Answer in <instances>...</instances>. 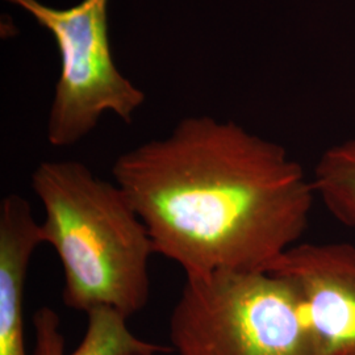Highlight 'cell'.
<instances>
[{
  "label": "cell",
  "instance_id": "52a82bcc",
  "mask_svg": "<svg viewBox=\"0 0 355 355\" xmlns=\"http://www.w3.org/2000/svg\"><path fill=\"white\" fill-rule=\"evenodd\" d=\"M86 315L85 336L67 354L61 318L54 309L41 306L32 318L35 333L32 355H125L154 345L133 334L128 327V318L111 308H96Z\"/></svg>",
  "mask_w": 355,
  "mask_h": 355
},
{
  "label": "cell",
  "instance_id": "3957f363",
  "mask_svg": "<svg viewBox=\"0 0 355 355\" xmlns=\"http://www.w3.org/2000/svg\"><path fill=\"white\" fill-rule=\"evenodd\" d=\"M170 341L178 355H315L299 293L270 271L186 278Z\"/></svg>",
  "mask_w": 355,
  "mask_h": 355
},
{
  "label": "cell",
  "instance_id": "277c9868",
  "mask_svg": "<svg viewBox=\"0 0 355 355\" xmlns=\"http://www.w3.org/2000/svg\"><path fill=\"white\" fill-rule=\"evenodd\" d=\"M29 13L51 33L61 71L46 125L51 146L76 145L104 114L130 124L145 103V92L117 69L108 26L110 0H82L55 8L40 0H6Z\"/></svg>",
  "mask_w": 355,
  "mask_h": 355
},
{
  "label": "cell",
  "instance_id": "5b68a950",
  "mask_svg": "<svg viewBox=\"0 0 355 355\" xmlns=\"http://www.w3.org/2000/svg\"><path fill=\"white\" fill-rule=\"evenodd\" d=\"M299 293L315 355H355V246L299 242L268 270Z\"/></svg>",
  "mask_w": 355,
  "mask_h": 355
},
{
  "label": "cell",
  "instance_id": "7a4b0ae2",
  "mask_svg": "<svg viewBox=\"0 0 355 355\" xmlns=\"http://www.w3.org/2000/svg\"><path fill=\"white\" fill-rule=\"evenodd\" d=\"M44 208L42 243L64 268L62 300L87 313L111 308L124 318L150 297L149 230L117 183L96 177L78 161H45L32 174Z\"/></svg>",
  "mask_w": 355,
  "mask_h": 355
},
{
  "label": "cell",
  "instance_id": "ba28073f",
  "mask_svg": "<svg viewBox=\"0 0 355 355\" xmlns=\"http://www.w3.org/2000/svg\"><path fill=\"white\" fill-rule=\"evenodd\" d=\"M312 183L330 215L345 227L355 229V137L322 153Z\"/></svg>",
  "mask_w": 355,
  "mask_h": 355
},
{
  "label": "cell",
  "instance_id": "6da1fadb",
  "mask_svg": "<svg viewBox=\"0 0 355 355\" xmlns=\"http://www.w3.org/2000/svg\"><path fill=\"white\" fill-rule=\"evenodd\" d=\"M112 175L155 254L186 278L268 271L300 242L318 198L282 145L205 114L123 153Z\"/></svg>",
  "mask_w": 355,
  "mask_h": 355
},
{
  "label": "cell",
  "instance_id": "9c48e42d",
  "mask_svg": "<svg viewBox=\"0 0 355 355\" xmlns=\"http://www.w3.org/2000/svg\"><path fill=\"white\" fill-rule=\"evenodd\" d=\"M168 352H171V347L154 343L150 347L141 349V350H135V352H130V353H128L125 355H161L164 354V353H168Z\"/></svg>",
  "mask_w": 355,
  "mask_h": 355
},
{
  "label": "cell",
  "instance_id": "8992f818",
  "mask_svg": "<svg viewBox=\"0 0 355 355\" xmlns=\"http://www.w3.org/2000/svg\"><path fill=\"white\" fill-rule=\"evenodd\" d=\"M42 245L40 223L17 193L0 203V355L26 354L24 297L31 259Z\"/></svg>",
  "mask_w": 355,
  "mask_h": 355
}]
</instances>
